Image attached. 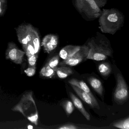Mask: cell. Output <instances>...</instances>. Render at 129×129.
Wrapping results in <instances>:
<instances>
[{
  "mask_svg": "<svg viewBox=\"0 0 129 129\" xmlns=\"http://www.w3.org/2000/svg\"><path fill=\"white\" fill-rule=\"evenodd\" d=\"M99 18V28L105 34L114 35L124 23V15L116 9H103Z\"/></svg>",
  "mask_w": 129,
  "mask_h": 129,
  "instance_id": "obj_1",
  "label": "cell"
},
{
  "mask_svg": "<svg viewBox=\"0 0 129 129\" xmlns=\"http://www.w3.org/2000/svg\"><path fill=\"white\" fill-rule=\"evenodd\" d=\"M89 48L87 59L99 61L105 60L112 53L110 42L104 35L97 32L95 37L90 39L87 44Z\"/></svg>",
  "mask_w": 129,
  "mask_h": 129,
  "instance_id": "obj_2",
  "label": "cell"
},
{
  "mask_svg": "<svg viewBox=\"0 0 129 129\" xmlns=\"http://www.w3.org/2000/svg\"><path fill=\"white\" fill-rule=\"evenodd\" d=\"M75 3L78 11L89 19H95L101 14L102 10L94 0H75Z\"/></svg>",
  "mask_w": 129,
  "mask_h": 129,
  "instance_id": "obj_3",
  "label": "cell"
},
{
  "mask_svg": "<svg viewBox=\"0 0 129 129\" xmlns=\"http://www.w3.org/2000/svg\"><path fill=\"white\" fill-rule=\"evenodd\" d=\"M35 28L30 24H21L15 28L18 40L22 45L31 43Z\"/></svg>",
  "mask_w": 129,
  "mask_h": 129,
  "instance_id": "obj_4",
  "label": "cell"
},
{
  "mask_svg": "<svg viewBox=\"0 0 129 129\" xmlns=\"http://www.w3.org/2000/svg\"><path fill=\"white\" fill-rule=\"evenodd\" d=\"M128 97L127 85L121 74L117 75V86L114 93V98L116 102H123L126 101Z\"/></svg>",
  "mask_w": 129,
  "mask_h": 129,
  "instance_id": "obj_5",
  "label": "cell"
},
{
  "mask_svg": "<svg viewBox=\"0 0 129 129\" xmlns=\"http://www.w3.org/2000/svg\"><path fill=\"white\" fill-rule=\"evenodd\" d=\"M25 52L19 49L13 42L9 43L6 51V58L16 64H22Z\"/></svg>",
  "mask_w": 129,
  "mask_h": 129,
  "instance_id": "obj_6",
  "label": "cell"
},
{
  "mask_svg": "<svg viewBox=\"0 0 129 129\" xmlns=\"http://www.w3.org/2000/svg\"><path fill=\"white\" fill-rule=\"evenodd\" d=\"M89 51V48L87 45L81 46L80 49L77 52L68 59L64 60L60 63V64L75 66L87 59Z\"/></svg>",
  "mask_w": 129,
  "mask_h": 129,
  "instance_id": "obj_7",
  "label": "cell"
},
{
  "mask_svg": "<svg viewBox=\"0 0 129 129\" xmlns=\"http://www.w3.org/2000/svg\"><path fill=\"white\" fill-rule=\"evenodd\" d=\"M58 43V37L56 35L50 34L44 38L41 45L45 52L50 53L56 48Z\"/></svg>",
  "mask_w": 129,
  "mask_h": 129,
  "instance_id": "obj_8",
  "label": "cell"
},
{
  "mask_svg": "<svg viewBox=\"0 0 129 129\" xmlns=\"http://www.w3.org/2000/svg\"><path fill=\"white\" fill-rule=\"evenodd\" d=\"M71 86L76 93L84 102L92 108L100 109L99 103L93 95H91L76 86L71 85Z\"/></svg>",
  "mask_w": 129,
  "mask_h": 129,
  "instance_id": "obj_9",
  "label": "cell"
},
{
  "mask_svg": "<svg viewBox=\"0 0 129 129\" xmlns=\"http://www.w3.org/2000/svg\"><path fill=\"white\" fill-rule=\"evenodd\" d=\"M81 46L68 45L60 50L59 56L63 60H66L71 57L80 49Z\"/></svg>",
  "mask_w": 129,
  "mask_h": 129,
  "instance_id": "obj_10",
  "label": "cell"
},
{
  "mask_svg": "<svg viewBox=\"0 0 129 129\" xmlns=\"http://www.w3.org/2000/svg\"><path fill=\"white\" fill-rule=\"evenodd\" d=\"M69 94H70V97L75 106L82 113V114L86 118L87 120L89 121L90 120V115L84 108L80 100L77 96H75L72 93L70 92Z\"/></svg>",
  "mask_w": 129,
  "mask_h": 129,
  "instance_id": "obj_11",
  "label": "cell"
},
{
  "mask_svg": "<svg viewBox=\"0 0 129 129\" xmlns=\"http://www.w3.org/2000/svg\"><path fill=\"white\" fill-rule=\"evenodd\" d=\"M88 81L94 90L100 96H102L103 93V88L101 81L97 78L93 77L89 78L88 79Z\"/></svg>",
  "mask_w": 129,
  "mask_h": 129,
  "instance_id": "obj_12",
  "label": "cell"
},
{
  "mask_svg": "<svg viewBox=\"0 0 129 129\" xmlns=\"http://www.w3.org/2000/svg\"><path fill=\"white\" fill-rule=\"evenodd\" d=\"M55 72L59 78L64 79L66 78L74 73L71 68L66 66H61L55 69Z\"/></svg>",
  "mask_w": 129,
  "mask_h": 129,
  "instance_id": "obj_13",
  "label": "cell"
},
{
  "mask_svg": "<svg viewBox=\"0 0 129 129\" xmlns=\"http://www.w3.org/2000/svg\"><path fill=\"white\" fill-rule=\"evenodd\" d=\"M68 82L71 85L76 86L91 95L93 96L89 88L84 81L77 79H72L69 80Z\"/></svg>",
  "mask_w": 129,
  "mask_h": 129,
  "instance_id": "obj_14",
  "label": "cell"
},
{
  "mask_svg": "<svg viewBox=\"0 0 129 129\" xmlns=\"http://www.w3.org/2000/svg\"><path fill=\"white\" fill-rule=\"evenodd\" d=\"M31 43H32L34 48L35 53L36 54H38L40 52L41 48L40 38V34L38 30L36 28L35 30L34 33L33 35Z\"/></svg>",
  "mask_w": 129,
  "mask_h": 129,
  "instance_id": "obj_15",
  "label": "cell"
},
{
  "mask_svg": "<svg viewBox=\"0 0 129 129\" xmlns=\"http://www.w3.org/2000/svg\"><path fill=\"white\" fill-rule=\"evenodd\" d=\"M55 69L50 68L47 64L44 66L41 70L40 74L41 76L44 77L51 78L55 75Z\"/></svg>",
  "mask_w": 129,
  "mask_h": 129,
  "instance_id": "obj_16",
  "label": "cell"
},
{
  "mask_svg": "<svg viewBox=\"0 0 129 129\" xmlns=\"http://www.w3.org/2000/svg\"><path fill=\"white\" fill-rule=\"evenodd\" d=\"M98 69L100 74L104 76H108L112 72L111 67L108 62L100 64L99 65Z\"/></svg>",
  "mask_w": 129,
  "mask_h": 129,
  "instance_id": "obj_17",
  "label": "cell"
},
{
  "mask_svg": "<svg viewBox=\"0 0 129 129\" xmlns=\"http://www.w3.org/2000/svg\"><path fill=\"white\" fill-rule=\"evenodd\" d=\"M24 52H25L27 57L35 55V50L32 43H28L25 45H22Z\"/></svg>",
  "mask_w": 129,
  "mask_h": 129,
  "instance_id": "obj_18",
  "label": "cell"
},
{
  "mask_svg": "<svg viewBox=\"0 0 129 129\" xmlns=\"http://www.w3.org/2000/svg\"><path fill=\"white\" fill-rule=\"evenodd\" d=\"M114 126L117 128L122 129H129V118L115 123Z\"/></svg>",
  "mask_w": 129,
  "mask_h": 129,
  "instance_id": "obj_19",
  "label": "cell"
},
{
  "mask_svg": "<svg viewBox=\"0 0 129 129\" xmlns=\"http://www.w3.org/2000/svg\"><path fill=\"white\" fill-rule=\"evenodd\" d=\"M59 56L56 55L53 56L49 61L47 63V64L52 68L55 69L57 68V66L59 63Z\"/></svg>",
  "mask_w": 129,
  "mask_h": 129,
  "instance_id": "obj_20",
  "label": "cell"
},
{
  "mask_svg": "<svg viewBox=\"0 0 129 129\" xmlns=\"http://www.w3.org/2000/svg\"><path fill=\"white\" fill-rule=\"evenodd\" d=\"M64 108L68 115L71 114L74 109L73 103L70 101H67L64 104Z\"/></svg>",
  "mask_w": 129,
  "mask_h": 129,
  "instance_id": "obj_21",
  "label": "cell"
},
{
  "mask_svg": "<svg viewBox=\"0 0 129 129\" xmlns=\"http://www.w3.org/2000/svg\"><path fill=\"white\" fill-rule=\"evenodd\" d=\"M7 6V0H0V17L3 16Z\"/></svg>",
  "mask_w": 129,
  "mask_h": 129,
  "instance_id": "obj_22",
  "label": "cell"
},
{
  "mask_svg": "<svg viewBox=\"0 0 129 129\" xmlns=\"http://www.w3.org/2000/svg\"><path fill=\"white\" fill-rule=\"evenodd\" d=\"M38 54H35L33 55L27 57L28 65L30 67H35L37 64Z\"/></svg>",
  "mask_w": 129,
  "mask_h": 129,
  "instance_id": "obj_23",
  "label": "cell"
},
{
  "mask_svg": "<svg viewBox=\"0 0 129 129\" xmlns=\"http://www.w3.org/2000/svg\"><path fill=\"white\" fill-rule=\"evenodd\" d=\"M36 66L35 67H30L26 70H25L24 72L28 77H32L35 74L36 72Z\"/></svg>",
  "mask_w": 129,
  "mask_h": 129,
  "instance_id": "obj_24",
  "label": "cell"
},
{
  "mask_svg": "<svg viewBox=\"0 0 129 129\" xmlns=\"http://www.w3.org/2000/svg\"><path fill=\"white\" fill-rule=\"evenodd\" d=\"M96 5L99 8L104 7L107 3L108 0H94Z\"/></svg>",
  "mask_w": 129,
  "mask_h": 129,
  "instance_id": "obj_25",
  "label": "cell"
},
{
  "mask_svg": "<svg viewBox=\"0 0 129 129\" xmlns=\"http://www.w3.org/2000/svg\"><path fill=\"white\" fill-rule=\"evenodd\" d=\"M58 128L59 129H77L78 127L72 124H68L63 125Z\"/></svg>",
  "mask_w": 129,
  "mask_h": 129,
  "instance_id": "obj_26",
  "label": "cell"
},
{
  "mask_svg": "<svg viewBox=\"0 0 129 129\" xmlns=\"http://www.w3.org/2000/svg\"><path fill=\"white\" fill-rule=\"evenodd\" d=\"M28 128L29 129H33V126L31 125H29V126H28Z\"/></svg>",
  "mask_w": 129,
  "mask_h": 129,
  "instance_id": "obj_27",
  "label": "cell"
}]
</instances>
